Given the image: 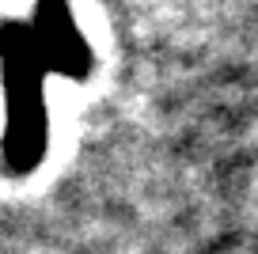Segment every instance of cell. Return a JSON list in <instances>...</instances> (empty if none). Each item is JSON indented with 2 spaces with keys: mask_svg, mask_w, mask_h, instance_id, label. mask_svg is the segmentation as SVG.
I'll list each match as a JSON object with an SVG mask.
<instances>
[{
  "mask_svg": "<svg viewBox=\"0 0 258 254\" xmlns=\"http://www.w3.org/2000/svg\"><path fill=\"white\" fill-rule=\"evenodd\" d=\"M0 61L8 88V133L4 159L12 171H34L46 148V99H42V53L31 23L0 27Z\"/></svg>",
  "mask_w": 258,
  "mask_h": 254,
  "instance_id": "cell-1",
  "label": "cell"
},
{
  "mask_svg": "<svg viewBox=\"0 0 258 254\" xmlns=\"http://www.w3.org/2000/svg\"><path fill=\"white\" fill-rule=\"evenodd\" d=\"M31 31H34V42H38V53H42L46 69H61L64 76H88L91 49L73 23L69 0H42Z\"/></svg>",
  "mask_w": 258,
  "mask_h": 254,
  "instance_id": "cell-2",
  "label": "cell"
}]
</instances>
